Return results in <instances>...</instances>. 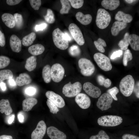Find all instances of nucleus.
<instances>
[{"mask_svg":"<svg viewBox=\"0 0 139 139\" xmlns=\"http://www.w3.org/2000/svg\"><path fill=\"white\" fill-rule=\"evenodd\" d=\"M135 85V81L132 75H129L124 77L119 85L120 91L124 96L128 97L132 94Z\"/></svg>","mask_w":139,"mask_h":139,"instance_id":"f257e3e1","label":"nucleus"},{"mask_svg":"<svg viewBox=\"0 0 139 139\" xmlns=\"http://www.w3.org/2000/svg\"><path fill=\"white\" fill-rule=\"evenodd\" d=\"M52 37L54 44L57 48L62 50L68 48V41L65 38L64 33L59 28H57L53 31Z\"/></svg>","mask_w":139,"mask_h":139,"instance_id":"f03ea898","label":"nucleus"},{"mask_svg":"<svg viewBox=\"0 0 139 139\" xmlns=\"http://www.w3.org/2000/svg\"><path fill=\"white\" fill-rule=\"evenodd\" d=\"M111 19V15L107 11L102 8L98 10L95 22L99 28L103 29L106 28L109 25Z\"/></svg>","mask_w":139,"mask_h":139,"instance_id":"7ed1b4c3","label":"nucleus"},{"mask_svg":"<svg viewBox=\"0 0 139 139\" xmlns=\"http://www.w3.org/2000/svg\"><path fill=\"white\" fill-rule=\"evenodd\" d=\"M123 119L121 117L112 115H106L99 117L97 123L100 126L105 127H114L122 123Z\"/></svg>","mask_w":139,"mask_h":139,"instance_id":"20e7f679","label":"nucleus"},{"mask_svg":"<svg viewBox=\"0 0 139 139\" xmlns=\"http://www.w3.org/2000/svg\"><path fill=\"white\" fill-rule=\"evenodd\" d=\"M82 89L81 83L79 82L71 84V82L65 84L62 89L63 93L68 97L76 96L80 93Z\"/></svg>","mask_w":139,"mask_h":139,"instance_id":"39448f33","label":"nucleus"},{"mask_svg":"<svg viewBox=\"0 0 139 139\" xmlns=\"http://www.w3.org/2000/svg\"><path fill=\"white\" fill-rule=\"evenodd\" d=\"M78 65L81 69V73L84 76H90L94 72L95 67L94 64L90 60L87 58H80L78 61Z\"/></svg>","mask_w":139,"mask_h":139,"instance_id":"423d86ee","label":"nucleus"},{"mask_svg":"<svg viewBox=\"0 0 139 139\" xmlns=\"http://www.w3.org/2000/svg\"><path fill=\"white\" fill-rule=\"evenodd\" d=\"M93 57L97 64L101 69L105 71L111 70L112 66L110 59L105 55L97 53L94 55Z\"/></svg>","mask_w":139,"mask_h":139,"instance_id":"0eeeda50","label":"nucleus"},{"mask_svg":"<svg viewBox=\"0 0 139 139\" xmlns=\"http://www.w3.org/2000/svg\"><path fill=\"white\" fill-rule=\"evenodd\" d=\"M51 79L55 82H58L63 79L65 70L63 66L59 63H56L51 66L50 70Z\"/></svg>","mask_w":139,"mask_h":139,"instance_id":"6e6552de","label":"nucleus"},{"mask_svg":"<svg viewBox=\"0 0 139 139\" xmlns=\"http://www.w3.org/2000/svg\"><path fill=\"white\" fill-rule=\"evenodd\" d=\"M113 99L111 96L108 93H103L99 98L97 106L102 111L107 110L111 107Z\"/></svg>","mask_w":139,"mask_h":139,"instance_id":"1a4fd4ad","label":"nucleus"},{"mask_svg":"<svg viewBox=\"0 0 139 139\" xmlns=\"http://www.w3.org/2000/svg\"><path fill=\"white\" fill-rule=\"evenodd\" d=\"M69 30L74 40L79 45L82 46L85 43L82 33L79 27L75 24L71 23L69 25Z\"/></svg>","mask_w":139,"mask_h":139,"instance_id":"9d476101","label":"nucleus"},{"mask_svg":"<svg viewBox=\"0 0 139 139\" xmlns=\"http://www.w3.org/2000/svg\"><path fill=\"white\" fill-rule=\"evenodd\" d=\"M46 128L45 122L43 120L40 121L31 134V139H42L45 134Z\"/></svg>","mask_w":139,"mask_h":139,"instance_id":"9b49d317","label":"nucleus"},{"mask_svg":"<svg viewBox=\"0 0 139 139\" xmlns=\"http://www.w3.org/2000/svg\"><path fill=\"white\" fill-rule=\"evenodd\" d=\"M83 89L88 95L94 98H98L101 94V91L99 88L89 82L84 84Z\"/></svg>","mask_w":139,"mask_h":139,"instance_id":"f8f14e48","label":"nucleus"},{"mask_svg":"<svg viewBox=\"0 0 139 139\" xmlns=\"http://www.w3.org/2000/svg\"><path fill=\"white\" fill-rule=\"evenodd\" d=\"M46 97L54 103L57 107L62 108L65 106L64 100L59 95L52 91H48L46 93Z\"/></svg>","mask_w":139,"mask_h":139,"instance_id":"ddd939ff","label":"nucleus"},{"mask_svg":"<svg viewBox=\"0 0 139 139\" xmlns=\"http://www.w3.org/2000/svg\"><path fill=\"white\" fill-rule=\"evenodd\" d=\"M75 100L78 106L82 109H87L90 106V99L89 97L84 93H79L76 96Z\"/></svg>","mask_w":139,"mask_h":139,"instance_id":"4468645a","label":"nucleus"},{"mask_svg":"<svg viewBox=\"0 0 139 139\" xmlns=\"http://www.w3.org/2000/svg\"><path fill=\"white\" fill-rule=\"evenodd\" d=\"M47 132L48 136L51 139H66V135L54 126L48 127Z\"/></svg>","mask_w":139,"mask_h":139,"instance_id":"2eb2a0df","label":"nucleus"},{"mask_svg":"<svg viewBox=\"0 0 139 139\" xmlns=\"http://www.w3.org/2000/svg\"><path fill=\"white\" fill-rule=\"evenodd\" d=\"M10 44L12 50L19 53L21 50L22 44L21 40L16 35H12L10 38Z\"/></svg>","mask_w":139,"mask_h":139,"instance_id":"dca6fc26","label":"nucleus"},{"mask_svg":"<svg viewBox=\"0 0 139 139\" xmlns=\"http://www.w3.org/2000/svg\"><path fill=\"white\" fill-rule=\"evenodd\" d=\"M32 79L29 75L26 73H21L16 79V84L19 86L30 84L32 82Z\"/></svg>","mask_w":139,"mask_h":139,"instance_id":"f3484780","label":"nucleus"},{"mask_svg":"<svg viewBox=\"0 0 139 139\" xmlns=\"http://www.w3.org/2000/svg\"><path fill=\"white\" fill-rule=\"evenodd\" d=\"M3 22L8 27L12 28L15 26V22L13 15L9 13H5L2 15Z\"/></svg>","mask_w":139,"mask_h":139,"instance_id":"a211bd4d","label":"nucleus"},{"mask_svg":"<svg viewBox=\"0 0 139 139\" xmlns=\"http://www.w3.org/2000/svg\"><path fill=\"white\" fill-rule=\"evenodd\" d=\"M120 4V1L118 0H103L101 2L102 6L111 11L117 8Z\"/></svg>","mask_w":139,"mask_h":139,"instance_id":"6ab92c4d","label":"nucleus"},{"mask_svg":"<svg viewBox=\"0 0 139 139\" xmlns=\"http://www.w3.org/2000/svg\"><path fill=\"white\" fill-rule=\"evenodd\" d=\"M75 17L79 22L84 25L90 24L92 20V17L91 15L89 14L84 15L80 12H78L76 14Z\"/></svg>","mask_w":139,"mask_h":139,"instance_id":"aec40b11","label":"nucleus"},{"mask_svg":"<svg viewBox=\"0 0 139 139\" xmlns=\"http://www.w3.org/2000/svg\"><path fill=\"white\" fill-rule=\"evenodd\" d=\"M0 112L7 115H10L13 111L10 102L8 99H2L0 101Z\"/></svg>","mask_w":139,"mask_h":139,"instance_id":"412c9836","label":"nucleus"},{"mask_svg":"<svg viewBox=\"0 0 139 139\" xmlns=\"http://www.w3.org/2000/svg\"><path fill=\"white\" fill-rule=\"evenodd\" d=\"M37 102V100L34 98H28L25 99L22 102L23 110L25 111H28L31 110Z\"/></svg>","mask_w":139,"mask_h":139,"instance_id":"4be33fe9","label":"nucleus"},{"mask_svg":"<svg viewBox=\"0 0 139 139\" xmlns=\"http://www.w3.org/2000/svg\"><path fill=\"white\" fill-rule=\"evenodd\" d=\"M127 25V23L122 22L118 21L115 22L111 28L112 35L114 36H117L120 31L125 28Z\"/></svg>","mask_w":139,"mask_h":139,"instance_id":"5701e85b","label":"nucleus"},{"mask_svg":"<svg viewBox=\"0 0 139 139\" xmlns=\"http://www.w3.org/2000/svg\"><path fill=\"white\" fill-rule=\"evenodd\" d=\"M115 19L117 21L128 23L131 22L133 20L132 16L129 14H126L122 11H119L116 14Z\"/></svg>","mask_w":139,"mask_h":139,"instance_id":"b1692460","label":"nucleus"},{"mask_svg":"<svg viewBox=\"0 0 139 139\" xmlns=\"http://www.w3.org/2000/svg\"><path fill=\"white\" fill-rule=\"evenodd\" d=\"M44 47L41 44H37L30 46L28 48V51L32 55H40L44 51Z\"/></svg>","mask_w":139,"mask_h":139,"instance_id":"393cba45","label":"nucleus"},{"mask_svg":"<svg viewBox=\"0 0 139 139\" xmlns=\"http://www.w3.org/2000/svg\"><path fill=\"white\" fill-rule=\"evenodd\" d=\"M128 39L131 48L135 50H139V36L135 34H131L129 35Z\"/></svg>","mask_w":139,"mask_h":139,"instance_id":"a878e982","label":"nucleus"},{"mask_svg":"<svg viewBox=\"0 0 139 139\" xmlns=\"http://www.w3.org/2000/svg\"><path fill=\"white\" fill-rule=\"evenodd\" d=\"M36 60V57L34 56H32L28 58L25 66V68L29 72L34 70L37 66Z\"/></svg>","mask_w":139,"mask_h":139,"instance_id":"bb28decb","label":"nucleus"},{"mask_svg":"<svg viewBox=\"0 0 139 139\" xmlns=\"http://www.w3.org/2000/svg\"><path fill=\"white\" fill-rule=\"evenodd\" d=\"M36 38V33L32 32L24 37L22 39V44L24 46H28L32 44Z\"/></svg>","mask_w":139,"mask_h":139,"instance_id":"cd10ccee","label":"nucleus"},{"mask_svg":"<svg viewBox=\"0 0 139 139\" xmlns=\"http://www.w3.org/2000/svg\"><path fill=\"white\" fill-rule=\"evenodd\" d=\"M50 70V67L49 65H45L42 69V78L44 82L46 83H49L51 81Z\"/></svg>","mask_w":139,"mask_h":139,"instance_id":"c85d7f7f","label":"nucleus"},{"mask_svg":"<svg viewBox=\"0 0 139 139\" xmlns=\"http://www.w3.org/2000/svg\"><path fill=\"white\" fill-rule=\"evenodd\" d=\"M13 74L9 70H4L0 71V82H2L6 80L12 79Z\"/></svg>","mask_w":139,"mask_h":139,"instance_id":"c756f323","label":"nucleus"},{"mask_svg":"<svg viewBox=\"0 0 139 139\" xmlns=\"http://www.w3.org/2000/svg\"><path fill=\"white\" fill-rule=\"evenodd\" d=\"M129 35L128 32L126 33L123 39L121 40L118 44V45L122 50H126L127 49L129 45L128 38Z\"/></svg>","mask_w":139,"mask_h":139,"instance_id":"7c9ffc66","label":"nucleus"},{"mask_svg":"<svg viewBox=\"0 0 139 139\" xmlns=\"http://www.w3.org/2000/svg\"><path fill=\"white\" fill-rule=\"evenodd\" d=\"M97 80L99 85L103 86L106 88H108L111 85V82L110 80L108 79H105L101 75L98 76Z\"/></svg>","mask_w":139,"mask_h":139,"instance_id":"2f4dec72","label":"nucleus"},{"mask_svg":"<svg viewBox=\"0 0 139 139\" xmlns=\"http://www.w3.org/2000/svg\"><path fill=\"white\" fill-rule=\"evenodd\" d=\"M62 8L60 11L61 14H67L71 8V6L68 0H60Z\"/></svg>","mask_w":139,"mask_h":139,"instance_id":"473e14b6","label":"nucleus"},{"mask_svg":"<svg viewBox=\"0 0 139 139\" xmlns=\"http://www.w3.org/2000/svg\"><path fill=\"white\" fill-rule=\"evenodd\" d=\"M94 43L96 48L100 52L102 53H104L105 50L104 47L106 46V44L105 41L103 39L99 38L97 40L95 41Z\"/></svg>","mask_w":139,"mask_h":139,"instance_id":"72a5a7b5","label":"nucleus"},{"mask_svg":"<svg viewBox=\"0 0 139 139\" xmlns=\"http://www.w3.org/2000/svg\"><path fill=\"white\" fill-rule=\"evenodd\" d=\"M46 21L50 24L53 23L55 21V16L53 11L50 9L47 10V14L44 16Z\"/></svg>","mask_w":139,"mask_h":139,"instance_id":"f704fd0d","label":"nucleus"},{"mask_svg":"<svg viewBox=\"0 0 139 139\" xmlns=\"http://www.w3.org/2000/svg\"><path fill=\"white\" fill-rule=\"evenodd\" d=\"M132 58V54L130 50L128 49L125 50L124 53L123 60L124 65L127 66L128 62L131 60Z\"/></svg>","mask_w":139,"mask_h":139,"instance_id":"c9c22d12","label":"nucleus"},{"mask_svg":"<svg viewBox=\"0 0 139 139\" xmlns=\"http://www.w3.org/2000/svg\"><path fill=\"white\" fill-rule=\"evenodd\" d=\"M15 22V25L18 28L22 27L23 23V19L22 15L16 13L13 15Z\"/></svg>","mask_w":139,"mask_h":139,"instance_id":"e433bc0d","label":"nucleus"},{"mask_svg":"<svg viewBox=\"0 0 139 139\" xmlns=\"http://www.w3.org/2000/svg\"><path fill=\"white\" fill-rule=\"evenodd\" d=\"M68 51L70 55L73 56H78L81 53L79 47L76 45H73L71 46L69 48Z\"/></svg>","mask_w":139,"mask_h":139,"instance_id":"4c0bfd02","label":"nucleus"},{"mask_svg":"<svg viewBox=\"0 0 139 139\" xmlns=\"http://www.w3.org/2000/svg\"><path fill=\"white\" fill-rule=\"evenodd\" d=\"M89 139H110V138L104 131L101 130L97 135L91 136Z\"/></svg>","mask_w":139,"mask_h":139,"instance_id":"58836bf2","label":"nucleus"},{"mask_svg":"<svg viewBox=\"0 0 139 139\" xmlns=\"http://www.w3.org/2000/svg\"><path fill=\"white\" fill-rule=\"evenodd\" d=\"M10 62V59L4 56H0V69L4 68L7 66Z\"/></svg>","mask_w":139,"mask_h":139,"instance_id":"ea45409f","label":"nucleus"},{"mask_svg":"<svg viewBox=\"0 0 139 139\" xmlns=\"http://www.w3.org/2000/svg\"><path fill=\"white\" fill-rule=\"evenodd\" d=\"M46 103L51 112L54 114H56L59 111L57 106L49 99H47Z\"/></svg>","mask_w":139,"mask_h":139,"instance_id":"a19ab883","label":"nucleus"},{"mask_svg":"<svg viewBox=\"0 0 139 139\" xmlns=\"http://www.w3.org/2000/svg\"><path fill=\"white\" fill-rule=\"evenodd\" d=\"M68 1L70 2L72 7L76 9L81 7L84 2L83 0H69Z\"/></svg>","mask_w":139,"mask_h":139,"instance_id":"79ce46f5","label":"nucleus"},{"mask_svg":"<svg viewBox=\"0 0 139 139\" xmlns=\"http://www.w3.org/2000/svg\"><path fill=\"white\" fill-rule=\"evenodd\" d=\"M119 91L118 89L115 86L108 89L107 91V93L110 94L114 100L117 101L118 99L116 96V95L119 92Z\"/></svg>","mask_w":139,"mask_h":139,"instance_id":"37998d69","label":"nucleus"},{"mask_svg":"<svg viewBox=\"0 0 139 139\" xmlns=\"http://www.w3.org/2000/svg\"><path fill=\"white\" fill-rule=\"evenodd\" d=\"M30 4L31 7L35 10L39 9L41 5V1L40 0H30Z\"/></svg>","mask_w":139,"mask_h":139,"instance_id":"c03bdc74","label":"nucleus"},{"mask_svg":"<svg viewBox=\"0 0 139 139\" xmlns=\"http://www.w3.org/2000/svg\"><path fill=\"white\" fill-rule=\"evenodd\" d=\"M123 53V51L122 50H119L114 52L111 55L110 58L113 59L117 57H119L122 55Z\"/></svg>","mask_w":139,"mask_h":139,"instance_id":"a18cd8bd","label":"nucleus"},{"mask_svg":"<svg viewBox=\"0 0 139 139\" xmlns=\"http://www.w3.org/2000/svg\"><path fill=\"white\" fill-rule=\"evenodd\" d=\"M36 92V89L33 87H29L27 88L25 91L26 93L29 95H34Z\"/></svg>","mask_w":139,"mask_h":139,"instance_id":"49530a36","label":"nucleus"},{"mask_svg":"<svg viewBox=\"0 0 139 139\" xmlns=\"http://www.w3.org/2000/svg\"><path fill=\"white\" fill-rule=\"evenodd\" d=\"M122 138L123 139H139L138 136L128 134H124Z\"/></svg>","mask_w":139,"mask_h":139,"instance_id":"de8ad7c7","label":"nucleus"},{"mask_svg":"<svg viewBox=\"0 0 139 139\" xmlns=\"http://www.w3.org/2000/svg\"><path fill=\"white\" fill-rule=\"evenodd\" d=\"M47 24L45 23L37 25L35 27V29L36 31H42L47 27Z\"/></svg>","mask_w":139,"mask_h":139,"instance_id":"09e8293b","label":"nucleus"},{"mask_svg":"<svg viewBox=\"0 0 139 139\" xmlns=\"http://www.w3.org/2000/svg\"><path fill=\"white\" fill-rule=\"evenodd\" d=\"M5 44V40L4 33L0 30V46L4 47Z\"/></svg>","mask_w":139,"mask_h":139,"instance_id":"8fccbe9b","label":"nucleus"},{"mask_svg":"<svg viewBox=\"0 0 139 139\" xmlns=\"http://www.w3.org/2000/svg\"><path fill=\"white\" fill-rule=\"evenodd\" d=\"M21 1V0H7L6 2L9 5H14L19 4Z\"/></svg>","mask_w":139,"mask_h":139,"instance_id":"3c124183","label":"nucleus"},{"mask_svg":"<svg viewBox=\"0 0 139 139\" xmlns=\"http://www.w3.org/2000/svg\"><path fill=\"white\" fill-rule=\"evenodd\" d=\"M133 91L135 93L136 97L138 98H139V82H137L136 84L134 86Z\"/></svg>","mask_w":139,"mask_h":139,"instance_id":"603ef678","label":"nucleus"},{"mask_svg":"<svg viewBox=\"0 0 139 139\" xmlns=\"http://www.w3.org/2000/svg\"><path fill=\"white\" fill-rule=\"evenodd\" d=\"M64 33V35L65 38L68 41H71L72 39V37L70 34L67 32H65Z\"/></svg>","mask_w":139,"mask_h":139,"instance_id":"864d4df0","label":"nucleus"},{"mask_svg":"<svg viewBox=\"0 0 139 139\" xmlns=\"http://www.w3.org/2000/svg\"><path fill=\"white\" fill-rule=\"evenodd\" d=\"M0 139H13V138L11 135H3L0 136Z\"/></svg>","mask_w":139,"mask_h":139,"instance_id":"5fc2aeb1","label":"nucleus"},{"mask_svg":"<svg viewBox=\"0 0 139 139\" xmlns=\"http://www.w3.org/2000/svg\"><path fill=\"white\" fill-rule=\"evenodd\" d=\"M0 86L2 90L3 91H5L6 89L5 84L3 82H1L0 83Z\"/></svg>","mask_w":139,"mask_h":139,"instance_id":"6e6d98bb","label":"nucleus"},{"mask_svg":"<svg viewBox=\"0 0 139 139\" xmlns=\"http://www.w3.org/2000/svg\"><path fill=\"white\" fill-rule=\"evenodd\" d=\"M8 81L10 85L11 86H15L16 85V82H15L14 80L12 79L9 80Z\"/></svg>","mask_w":139,"mask_h":139,"instance_id":"4d7b16f0","label":"nucleus"},{"mask_svg":"<svg viewBox=\"0 0 139 139\" xmlns=\"http://www.w3.org/2000/svg\"><path fill=\"white\" fill-rule=\"evenodd\" d=\"M18 118L19 121L21 123L23 122L24 120V117L22 115L19 114L18 115Z\"/></svg>","mask_w":139,"mask_h":139,"instance_id":"13d9d810","label":"nucleus"},{"mask_svg":"<svg viewBox=\"0 0 139 139\" xmlns=\"http://www.w3.org/2000/svg\"><path fill=\"white\" fill-rule=\"evenodd\" d=\"M14 115H13L9 118L8 120V122L9 124H11L13 122L14 118Z\"/></svg>","mask_w":139,"mask_h":139,"instance_id":"bf43d9fd","label":"nucleus"},{"mask_svg":"<svg viewBox=\"0 0 139 139\" xmlns=\"http://www.w3.org/2000/svg\"><path fill=\"white\" fill-rule=\"evenodd\" d=\"M126 2L129 4H131L134 2L136 1V0H125Z\"/></svg>","mask_w":139,"mask_h":139,"instance_id":"052dcab7","label":"nucleus"}]
</instances>
